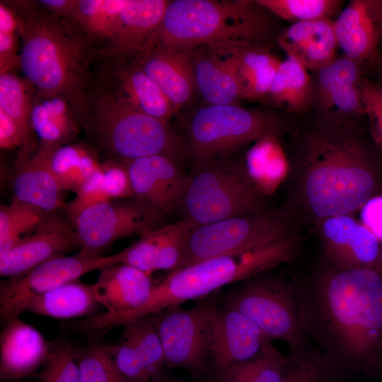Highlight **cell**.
<instances>
[{"instance_id":"obj_45","label":"cell","mask_w":382,"mask_h":382,"mask_svg":"<svg viewBox=\"0 0 382 382\" xmlns=\"http://www.w3.org/2000/svg\"><path fill=\"white\" fill-rule=\"evenodd\" d=\"M76 195L65 208L67 219L71 225L86 209L112 200L105 187L101 166L100 168L80 187Z\"/></svg>"},{"instance_id":"obj_30","label":"cell","mask_w":382,"mask_h":382,"mask_svg":"<svg viewBox=\"0 0 382 382\" xmlns=\"http://www.w3.org/2000/svg\"><path fill=\"white\" fill-rule=\"evenodd\" d=\"M196 89L210 105L236 104L239 83L230 61L208 45L188 48Z\"/></svg>"},{"instance_id":"obj_42","label":"cell","mask_w":382,"mask_h":382,"mask_svg":"<svg viewBox=\"0 0 382 382\" xmlns=\"http://www.w3.org/2000/svg\"><path fill=\"white\" fill-rule=\"evenodd\" d=\"M266 10L293 23L328 18L335 15L343 1L338 0H257Z\"/></svg>"},{"instance_id":"obj_1","label":"cell","mask_w":382,"mask_h":382,"mask_svg":"<svg viewBox=\"0 0 382 382\" xmlns=\"http://www.w3.org/2000/svg\"><path fill=\"white\" fill-rule=\"evenodd\" d=\"M308 338L344 381L382 373V273L320 270L299 284Z\"/></svg>"},{"instance_id":"obj_50","label":"cell","mask_w":382,"mask_h":382,"mask_svg":"<svg viewBox=\"0 0 382 382\" xmlns=\"http://www.w3.org/2000/svg\"><path fill=\"white\" fill-rule=\"evenodd\" d=\"M40 2L47 11L69 18L76 4V0H43Z\"/></svg>"},{"instance_id":"obj_21","label":"cell","mask_w":382,"mask_h":382,"mask_svg":"<svg viewBox=\"0 0 382 382\" xmlns=\"http://www.w3.org/2000/svg\"><path fill=\"white\" fill-rule=\"evenodd\" d=\"M361 82L358 63L345 56L318 69L313 88L320 110L336 120L362 115Z\"/></svg>"},{"instance_id":"obj_27","label":"cell","mask_w":382,"mask_h":382,"mask_svg":"<svg viewBox=\"0 0 382 382\" xmlns=\"http://www.w3.org/2000/svg\"><path fill=\"white\" fill-rule=\"evenodd\" d=\"M31 123L40 139L39 149L50 153L71 144L81 127L73 108L64 97L37 89L33 96Z\"/></svg>"},{"instance_id":"obj_38","label":"cell","mask_w":382,"mask_h":382,"mask_svg":"<svg viewBox=\"0 0 382 382\" xmlns=\"http://www.w3.org/2000/svg\"><path fill=\"white\" fill-rule=\"evenodd\" d=\"M52 214L14 199L9 205L0 208V257L33 232Z\"/></svg>"},{"instance_id":"obj_3","label":"cell","mask_w":382,"mask_h":382,"mask_svg":"<svg viewBox=\"0 0 382 382\" xmlns=\"http://www.w3.org/2000/svg\"><path fill=\"white\" fill-rule=\"evenodd\" d=\"M376 185L373 160L356 137L339 130L308 137L300 187L303 201L315 217L352 214L373 197Z\"/></svg>"},{"instance_id":"obj_6","label":"cell","mask_w":382,"mask_h":382,"mask_svg":"<svg viewBox=\"0 0 382 382\" xmlns=\"http://www.w3.org/2000/svg\"><path fill=\"white\" fill-rule=\"evenodd\" d=\"M81 127L100 150L124 162L166 155L180 160L185 139L167 122L142 113L104 86L89 92L88 109Z\"/></svg>"},{"instance_id":"obj_40","label":"cell","mask_w":382,"mask_h":382,"mask_svg":"<svg viewBox=\"0 0 382 382\" xmlns=\"http://www.w3.org/2000/svg\"><path fill=\"white\" fill-rule=\"evenodd\" d=\"M76 358L81 382H129L117 369L107 343L93 340L77 347Z\"/></svg>"},{"instance_id":"obj_12","label":"cell","mask_w":382,"mask_h":382,"mask_svg":"<svg viewBox=\"0 0 382 382\" xmlns=\"http://www.w3.org/2000/svg\"><path fill=\"white\" fill-rule=\"evenodd\" d=\"M163 215L135 197L112 199L84 210L72 224L76 233L77 256L102 253L119 239L141 236L161 225Z\"/></svg>"},{"instance_id":"obj_19","label":"cell","mask_w":382,"mask_h":382,"mask_svg":"<svg viewBox=\"0 0 382 382\" xmlns=\"http://www.w3.org/2000/svg\"><path fill=\"white\" fill-rule=\"evenodd\" d=\"M193 226L186 220L162 225L141 235L120 253V264L149 274L181 267L186 242Z\"/></svg>"},{"instance_id":"obj_48","label":"cell","mask_w":382,"mask_h":382,"mask_svg":"<svg viewBox=\"0 0 382 382\" xmlns=\"http://www.w3.org/2000/svg\"><path fill=\"white\" fill-rule=\"evenodd\" d=\"M0 147L4 150L22 148L23 154L19 157L18 163L28 158L32 150L21 128L1 109H0Z\"/></svg>"},{"instance_id":"obj_37","label":"cell","mask_w":382,"mask_h":382,"mask_svg":"<svg viewBox=\"0 0 382 382\" xmlns=\"http://www.w3.org/2000/svg\"><path fill=\"white\" fill-rule=\"evenodd\" d=\"M35 89L26 79L11 72L0 74V109L19 125L31 149L34 146L31 112Z\"/></svg>"},{"instance_id":"obj_43","label":"cell","mask_w":382,"mask_h":382,"mask_svg":"<svg viewBox=\"0 0 382 382\" xmlns=\"http://www.w3.org/2000/svg\"><path fill=\"white\" fill-rule=\"evenodd\" d=\"M76 352L77 347L65 340L50 342L39 382H81Z\"/></svg>"},{"instance_id":"obj_13","label":"cell","mask_w":382,"mask_h":382,"mask_svg":"<svg viewBox=\"0 0 382 382\" xmlns=\"http://www.w3.org/2000/svg\"><path fill=\"white\" fill-rule=\"evenodd\" d=\"M120 264V253L86 258L62 256L47 261L0 284V318L4 324L25 311L35 297L96 270Z\"/></svg>"},{"instance_id":"obj_5","label":"cell","mask_w":382,"mask_h":382,"mask_svg":"<svg viewBox=\"0 0 382 382\" xmlns=\"http://www.w3.org/2000/svg\"><path fill=\"white\" fill-rule=\"evenodd\" d=\"M263 9L256 1H169L149 47L188 49L223 42L261 45L269 31Z\"/></svg>"},{"instance_id":"obj_25","label":"cell","mask_w":382,"mask_h":382,"mask_svg":"<svg viewBox=\"0 0 382 382\" xmlns=\"http://www.w3.org/2000/svg\"><path fill=\"white\" fill-rule=\"evenodd\" d=\"M208 45L232 64L241 98L266 99L280 62L260 45L245 42H223Z\"/></svg>"},{"instance_id":"obj_52","label":"cell","mask_w":382,"mask_h":382,"mask_svg":"<svg viewBox=\"0 0 382 382\" xmlns=\"http://www.w3.org/2000/svg\"><path fill=\"white\" fill-rule=\"evenodd\" d=\"M151 382H186L168 374L163 369L154 376Z\"/></svg>"},{"instance_id":"obj_10","label":"cell","mask_w":382,"mask_h":382,"mask_svg":"<svg viewBox=\"0 0 382 382\" xmlns=\"http://www.w3.org/2000/svg\"><path fill=\"white\" fill-rule=\"evenodd\" d=\"M289 236L282 214L265 209L195 226L190 231L180 268L213 257L248 253Z\"/></svg>"},{"instance_id":"obj_17","label":"cell","mask_w":382,"mask_h":382,"mask_svg":"<svg viewBox=\"0 0 382 382\" xmlns=\"http://www.w3.org/2000/svg\"><path fill=\"white\" fill-rule=\"evenodd\" d=\"M76 248L79 243L74 228L68 219L54 212L0 257V275L8 278L21 275Z\"/></svg>"},{"instance_id":"obj_4","label":"cell","mask_w":382,"mask_h":382,"mask_svg":"<svg viewBox=\"0 0 382 382\" xmlns=\"http://www.w3.org/2000/svg\"><path fill=\"white\" fill-rule=\"evenodd\" d=\"M296 248V240L289 236L248 253L213 257L172 271L154 285L143 306L108 320L106 326L112 330L170 306L195 299L200 301L228 284L259 275L287 261Z\"/></svg>"},{"instance_id":"obj_9","label":"cell","mask_w":382,"mask_h":382,"mask_svg":"<svg viewBox=\"0 0 382 382\" xmlns=\"http://www.w3.org/2000/svg\"><path fill=\"white\" fill-rule=\"evenodd\" d=\"M270 116L236 104L207 105L196 111L187 128L186 154L193 162L224 156L275 132Z\"/></svg>"},{"instance_id":"obj_26","label":"cell","mask_w":382,"mask_h":382,"mask_svg":"<svg viewBox=\"0 0 382 382\" xmlns=\"http://www.w3.org/2000/svg\"><path fill=\"white\" fill-rule=\"evenodd\" d=\"M115 65L109 69L105 87L137 110L168 122L177 110L137 61Z\"/></svg>"},{"instance_id":"obj_49","label":"cell","mask_w":382,"mask_h":382,"mask_svg":"<svg viewBox=\"0 0 382 382\" xmlns=\"http://www.w3.org/2000/svg\"><path fill=\"white\" fill-rule=\"evenodd\" d=\"M359 210L361 222L382 242V195L373 196Z\"/></svg>"},{"instance_id":"obj_20","label":"cell","mask_w":382,"mask_h":382,"mask_svg":"<svg viewBox=\"0 0 382 382\" xmlns=\"http://www.w3.org/2000/svg\"><path fill=\"white\" fill-rule=\"evenodd\" d=\"M166 0H126L117 35L110 45L96 49V55L115 62L146 50L163 20Z\"/></svg>"},{"instance_id":"obj_28","label":"cell","mask_w":382,"mask_h":382,"mask_svg":"<svg viewBox=\"0 0 382 382\" xmlns=\"http://www.w3.org/2000/svg\"><path fill=\"white\" fill-rule=\"evenodd\" d=\"M52 154L38 149L34 155L18 163L13 183L14 199L50 214L66 208L64 190L51 168Z\"/></svg>"},{"instance_id":"obj_23","label":"cell","mask_w":382,"mask_h":382,"mask_svg":"<svg viewBox=\"0 0 382 382\" xmlns=\"http://www.w3.org/2000/svg\"><path fill=\"white\" fill-rule=\"evenodd\" d=\"M49 346L36 328L20 318L4 323L0 335L1 381L19 380L35 374L46 360Z\"/></svg>"},{"instance_id":"obj_16","label":"cell","mask_w":382,"mask_h":382,"mask_svg":"<svg viewBox=\"0 0 382 382\" xmlns=\"http://www.w3.org/2000/svg\"><path fill=\"white\" fill-rule=\"evenodd\" d=\"M320 235L325 255L333 267L380 270V241L351 214L320 220Z\"/></svg>"},{"instance_id":"obj_34","label":"cell","mask_w":382,"mask_h":382,"mask_svg":"<svg viewBox=\"0 0 382 382\" xmlns=\"http://www.w3.org/2000/svg\"><path fill=\"white\" fill-rule=\"evenodd\" d=\"M245 168L263 193H270L288 173V162L275 132L261 137L249 150Z\"/></svg>"},{"instance_id":"obj_46","label":"cell","mask_w":382,"mask_h":382,"mask_svg":"<svg viewBox=\"0 0 382 382\" xmlns=\"http://www.w3.org/2000/svg\"><path fill=\"white\" fill-rule=\"evenodd\" d=\"M104 185L110 199L134 197V191L126 162L108 158L101 163Z\"/></svg>"},{"instance_id":"obj_47","label":"cell","mask_w":382,"mask_h":382,"mask_svg":"<svg viewBox=\"0 0 382 382\" xmlns=\"http://www.w3.org/2000/svg\"><path fill=\"white\" fill-rule=\"evenodd\" d=\"M360 96L363 114L368 116L374 139L382 148V85L364 79Z\"/></svg>"},{"instance_id":"obj_51","label":"cell","mask_w":382,"mask_h":382,"mask_svg":"<svg viewBox=\"0 0 382 382\" xmlns=\"http://www.w3.org/2000/svg\"><path fill=\"white\" fill-rule=\"evenodd\" d=\"M368 4L379 36L382 37V0H368Z\"/></svg>"},{"instance_id":"obj_29","label":"cell","mask_w":382,"mask_h":382,"mask_svg":"<svg viewBox=\"0 0 382 382\" xmlns=\"http://www.w3.org/2000/svg\"><path fill=\"white\" fill-rule=\"evenodd\" d=\"M279 43L288 57L316 70L335 59L337 46L333 21L328 18L293 23L281 34Z\"/></svg>"},{"instance_id":"obj_35","label":"cell","mask_w":382,"mask_h":382,"mask_svg":"<svg viewBox=\"0 0 382 382\" xmlns=\"http://www.w3.org/2000/svg\"><path fill=\"white\" fill-rule=\"evenodd\" d=\"M126 0H77L69 17L93 42L115 39Z\"/></svg>"},{"instance_id":"obj_44","label":"cell","mask_w":382,"mask_h":382,"mask_svg":"<svg viewBox=\"0 0 382 382\" xmlns=\"http://www.w3.org/2000/svg\"><path fill=\"white\" fill-rule=\"evenodd\" d=\"M20 36L19 18L13 8L0 4V70L1 74L11 72L20 67L18 54Z\"/></svg>"},{"instance_id":"obj_15","label":"cell","mask_w":382,"mask_h":382,"mask_svg":"<svg viewBox=\"0 0 382 382\" xmlns=\"http://www.w3.org/2000/svg\"><path fill=\"white\" fill-rule=\"evenodd\" d=\"M178 162L166 155L126 162L134 197L162 215L180 205L188 187L189 175L183 172Z\"/></svg>"},{"instance_id":"obj_8","label":"cell","mask_w":382,"mask_h":382,"mask_svg":"<svg viewBox=\"0 0 382 382\" xmlns=\"http://www.w3.org/2000/svg\"><path fill=\"white\" fill-rule=\"evenodd\" d=\"M241 282L223 295L224 304L253 320L272 341L286 342L290 352L309 347L298 284L258 275Z\"/></svg>"},{"instance_id":"obj_41","label":"cell","mask_w":382,"mask_h":382,"mask_svg":"<svg viewBox=\"0 0 382 382\" xmlns=\"http://www.w3.org/2000/svg\"><path fill=\"white\" fill-rule=\"evenodd\" d=\"M282 382H343L318 349L290 352Z\"/></svg>"},{"instance_id":"obj_36","label":"cell","mask_w":382,"mask_h":382,"mask_svg":"<svg viewBox=\"0 0 382 382\" xmlns=\"http://www.w3.org/2000/svg\"><path fill=\"white\" fill-rule=\"evenodd\" d=\"M50 164L62 188L74 192L101 166L95 150L82 143L59 147L51 154Z\"/></svg>"},{"instance_id":"obj_2","label":"cell","mask_w":382,"mask_h":382,"mask_svg":"<svg viewBox=\"0 0 382 382\" xmlns=\"http://www.w3.org/2000/svg\"><path fill=\"white\" fill-rule=\"evenodd\" d=\"M18 8L20 68L37 90L64 97L81 127L88 109L94 42L69 19L30 6Z\"/></svg>"},{"instance_id":"obj_24","label":"cell","mask_w":382,"mask_h":382,"mask_svg":"<svg viewBox=\"0 0 382 382\" xmlns=\"http://www.w3.org/2000/svg\"><path fill=\"white\" fill-rule=\"evenodd\" d=\"M135 59L178 110L196 91L189 49L153 46Z\"/></svg>"},{"instance_id":"obj_33","label":"cell","mask_w":382,"mask_h":382,"mask_svg":"<svg viewBox=\"0 0 382 382\" xmlns=\"http://www.w3.org/2000/svg\"><path fill=\"white\" fill-rule=\"evenodd\" d=\"M313 98V81L307 69L287 56L280 62L266 99L287 111L301 112Z\"/></svg>"},{"instance_id":"obj_7","label":"cell","mask_w":382,"mask_h":382,"mask_svg":"<svg viewBox=\"0 0 382 382\" xmlns=\"http://www.w3.org/2000/svg\"><path fill=\"white\" fill-rule=\"evenodd\" d=\"M222 157L194 163L180 204L193 227L264 209V194L245 166Z\"/></svg>"},{"instance_id":"obj_14","label":"cell","mask_w":382,"mask_h":382,"mask_svg":"<svg viewBox=\"0 0 382 382\" xmlns=\"http://www.w3.org/2000/svg\"><path fill=\"white\" fill-rule=\"evenodd\" d=\"M271 343L253 320L221 302L212 317L208 335L212 376L219 382L231 367L256 358Z\"/></svg>"},{"instance_id":"obj_11","label":"cell","mask_w":382,"mask_h":382,"mask_svg":"<svg viewBox=\"0 0 382 382\" xmlns=\"http://www.w3.org/2000/svg\"><path fill=\"white\" fill-rule=\"evenodd\" d=\"M222 297L219 290L191 308L176 305L150 316L160 337L166 366L187 369L196 378L212 376L207 357L208 335Z\"/></svg>"},{"instance_id":"obj_22","label":"cell","mask_w":382,"mask_h":382,"mask_svg":"<svg viewBox=\"0 0 382 382\" xmlns=\"http://www.w3.org/2000/svg\"><path fill=\"white\" fill-rule=\"evenodd\" d=\"M154 285L151 274L128 265L102 269L93 286L96 298L106 311L93 317L109 319L139 308L148 301Z\"/></svg>"},{"instance_id":"obj_32","label":"cell","mask_w":382,"mask_h":382,"mask_svg":"<svg viewBox=\"0 0 382 382\" xmlns=\"http://www.w3.org/2000/svg\"><path fill=\"white\" fill-rule=\"evenodd\" d=\"M98 305L93 284L78 279L35 297L27 304L25 311L66 319L89 316Z\"/></svg>"},{"instance_id":"obj_53","label":"cell","mask_w":382,"mask_h":382,"mask_svg":"<svg viewBox=\"0 0 382 382\" xmlns=\"http://www.w3.org/2000/svg\"><path fill=\"white\" fill-rule=\"evenodd\" d=\"M3 382H18V380L14 381H3Z\"/></svg>"},{"instance_id":"obj_18","label":"cell","mask_w":382,"mask_h":382,"mask_svg":"<svg viewBox=\"0 0 382 382\" xmlns=\"http://www.w3.org/2000/svg\"><path fill=\"white\" fill-rule=\"evenodd\" d=\"M123 329L109 352L120 372L129 382H151L164 365L162 344L151 316L122 325Z\"/></svg>"},{"instance_id":"obj_39","label":"cell","mask_w":382,"mask_h":382,"mask_svg":"<svg viewBox=\"0 0 382 382\" xmlns=\"http://www.w3.org/2000/svg\"><path fill=\"white\" fill-rule=\"evenodd\" d=\"M288 364L272 343L256 358L231 367L219 382H282Z\"/></svg>"},{"instance_id":"obj_31","label":"cell","mask_w":382,"mask_h":382,"mask_svg":"<svg viewBox=\"0 0 382 382\" xmlns=\"http://www.w3.org/2000/svg\"><path fill=\"white\" fill-rule=\"evenodd\" d=\"M337 45L357 63L373 59L380 36L371 16L368 0H353L333 22Z\"/></svg>"}]
</instances>
